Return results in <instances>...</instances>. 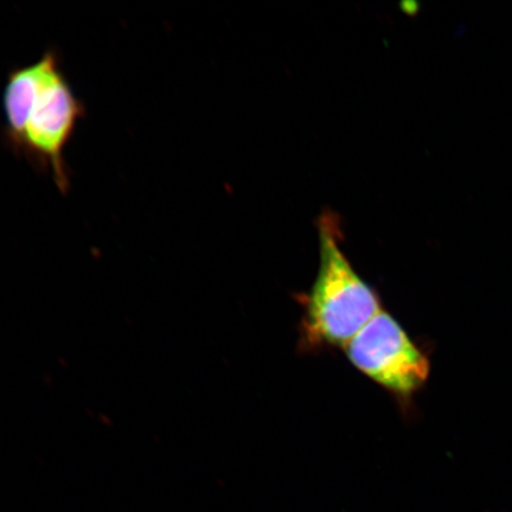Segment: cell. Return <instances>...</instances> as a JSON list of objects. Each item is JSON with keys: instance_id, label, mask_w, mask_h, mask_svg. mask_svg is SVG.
Here are the masks:
<instances>
[{"instance_id": "6da1fadb", "label": "cell", "mask_w": 512, "mask_h": 512, "mask_svg": "<svg viewBox=\"0 0 512 512\" xmlns=\"http://www.w3.org/2000/svg\"><path fill=\"white\" fill-rule=\"evenodd\" d=\"M2 104L4 142L35 169L47 172L66 196L70 177L64 152L87 110L64 73L59 53L49 49L34 63L11 69Z\"/></svg>"}, {"instance_id": "7a4b0ae2", "label": "cell", "mask_w": 512, "mask_h": 512, "mask_svg": "<svg viewBox=\"0 0 512 512\" xmlns=\"http://www.w3.org/2000/svg\"><path fill=\"white\" fill-rule=\"evenodd\" d=\"M337 219L319 221V268L311 290L299 297L300 348H344L382 310L379 294L361 278L341 247Z\"/></svg>"}, {"instance_id": "3957f363", "label": "cell", "mask_w": 512, "mask_h": 512, "mask_svg": "<svg viewBox=\"0 0 512 512\" xmlns=\"http://www.w3.org/2000/svg\"><path fill=\"white\" fill-rule=\"evenodd\" d=\"M343 349L352 366L401 402L411 400L430 376L428 357L383 309Z\"/></svg>"}]
</instances>
